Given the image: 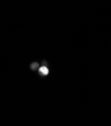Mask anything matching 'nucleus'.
Wrapping results in <instances>:
<instances>
[{"mask_svg": "<svg viewBox=\"0 0 111 126\" xmlns=\"http://www.w3.org/2000/svg\"><path fill=\"white\" fill-rule=\"evenodd\" d=\"M38 66H39V64H38V63H36V62L32 63V64H31V69H36L38 67Z\"/></svg>", "mask_w": 111, "mask_h": 126, "instance_id": "2", "label": "nucleus"}, {"mask_svg": "<svg viewBox=\"0 0 111 126\" xmlns=\"http://www.w3.org/2000/svg\"><path fill=\"white\" fill-rule=\"evenodd\" d=\"M39 72L43 75H47L49 73V69H48V68L47 67L42 66L40 68Z\"/></svg>", "mask_w": 111, "mask_h": 126, "instance_id": "1", "label": "nucleus"}]
</instances>
